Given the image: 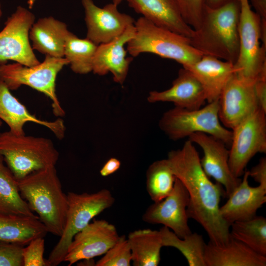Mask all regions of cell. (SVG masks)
Instances as JSON below:
<instances>
[{
    "label": "cell",
    "instance_id": "7",
    "mask_svg": "<svg viewBox=\"0 0 266 266\" xmlns=\"http://www.w3.org/2000/svg\"><path fill=\"white\" fill-rule=\"evenodd\" d=\"M67 197L68 207L65 228L46 259L48 266H56L64 262L74 236L115 202L111 193L106 189L93 193L68 192Z\"/></svg>",
    "mask_w": 266,
    "mask_h": 266
},
{
    "label": "cell",
    "instance_id": "24",
    "mask_svg": "<svg viewBox=\"0 0 266 266\" xmlns=\"http://www.w3.org/2000/svg\"><path fill=\"white\" fill-rule=\"evenodd\" d=\"M70 33L65 23L49 16L40 18L33 24L29 38L33 49L45 56L63 58Z\"/></svg>",
    "mask_w": 266,
    "mask_h": 266
},
{
    "label": "cell",
    "instance_id": "37",
    "mask_svg": "<svg viewBox=\"0 0 266 266\" xmlns=\"http://www.w3.org/2000/svg\"><path fill=\"white\" fill-rule=\"evenodd\" d=\"M254 90L259 108L266 113V78H258Z\"/></svg>",
    "mask_w": 266,
    "mask_h": 266
},
{
    "label": "cell",
    "instance_id": "3",
    "mask_svg": "<svg viewBox=\"0 0 266 266\" xmlns=\"http://www.w3.org/2000/svg\"><path fill=\"white\" fill-rule=\"evenodd\" d=\"M17 182L22 197L37 214L48 233L60 236L66 222L68 200L55 166L33 172Z\"/></svg>",
    "mask_w": 266,
    "mask_h": 266
},
{
    "label": "cell",
    "instance_id": "39",
    "mask_svg": "<svg viewBox=\"0 0 266 266\" xmlns=\"http://www.w3.org/2000/svg\"><path fill=\"white\" fill-rule=\"evenodd\" d=\"M261 21H266V0H251Z\"/></svg>",
    "mask_w": 266,
    "mask_h": 266
},
{
    "label": "cell",
    "instance_id": "17",
    "mask_svg": "<svg viewBox=\"0 0 266 266\" xmlns=\"http://www.w3.org/2000/svg\"><path fill=\"white\" fill-rule=\"evenodd\" d=\"M134 24L113 40L98 45L93 61L92 72L103 76L111 73L114 81L120 85L125 82L133 57H127L125 44L135 34Z\"/></svg>",
    "mask_w": 266,
    "mask_h": 266
},
{
    "label": "cell",
    "instance_id": "41",
    "mask_svg": "<svg viewBox=\"0 0 266 266\" xmlns=\"http://www.w3.org/2000/svg\"><path fill=\"white\" fill-rule=\"evenodd\" d=\"M124 0H112V2L118 6Z\"/></svg>",
    "mask_w": 266,
    "mask_h": 266
},
{
    "label": "cell",
    "instance_id": "38",
    "mask_svg": "<svg viewBox=\"0 0 266 266\" xmlns=\"http://www.w3.org/2000/svg\"><path fill=\"white\" fill-rule=\"evenodd\" d=\"M121 166L120 161L115 158L108 159L100 171L102 176H108L117 171Z\"/></svg>",
    "mask_w": 266,
    "mask_h": 266
},
{
    "label": "cell",
    "instance_id": "31",
    "mask_svg": "<svg viewBox=\"0 0 266 266\" xmlns=\"http://www.w3.org/2000/svg\"><path fill=\"white\" fill-rule=\"evenodd\" d=\"M146 176V190L154 202L163 200L172 192L176 177L167 159L152 163Z\"/></svg>",
    "mask_w": 266,
    "mask_h": 266
},
{
    "label": "cell",
    "instance_id": "4",
    "mask_svg": "<svg viewBox=\"0 0 266 266\" xmlns=\"http://www.w3.org/2000/svg\"><path fill=\"white\" fill-rule=\"evenodd\" d=\"M134 26L135 34L127 44V51L133 58L151 53L174 60L184 67L203 56L191 45L189 38L158 26L142 16L135 21Z\"/></svg>",
    "mask_w": 266,
    "mask_h": 266
},
{
    "label": "cell",
    "instance_id": "35",
    "mask_svg": "<svg viewBox=\"0 0 266 266\" xmlns=\"http://www.w3.org/2000/svg\"><path fill=\"white\" fill-rule=\"evenodd\" d=\"M24 246L0 240V266H24L23 250Z\"/></svg>",
    "mask_w": 266,
    "mask_h": 266
},
{
    "label": "cell",
    "instance_id": "22",
    "mask_svg": "<svg viewBox=\"0 0 266 266\" xmlns=\"http://www.w3.org/2000/svg\"><path fill=\"white\" fill-rule=\"evenodd\" d=\"M184 67L191 71L200 83L208 103L219 99L234 74L233 64L208 55H203L196 62Z\"/></svg>",
    "mask_w": 266,
    "mask_h": 266
},
{
    "label": "cell",
    "instance_id": "11",
    "mask_svg": "<svg viewBox=\"0 0 266 266\" xmlns=\"http://www.w3.org/2000/svg\"><path fill=\"white\" fill-rule=\"evenodd\" d=\"M34 21V14L21 6L8 18L0 32V63L11 60L28 66L40 63L30 42V31Z\"/></svg>",
    "mask_w": 266,
    "mask_h": 266
},
{
    "label": "cell",
    "instance_id": "9",
    "mask_svg": "<svg viewBox=\"0 0 266 266\" xmlns=\"http://www.w3.org/2000/svg\"><path fill=\"white\" fill-rule=\"evenodd\" d=\"M239 0V52L233 64L234 74L255 83L261 71L266 68V46L260 45L261 20L252 10L248 0Z\"/></svg>",
    "mask_w": 266,
    "mask_h": 266
},
{
    "label": "cell",
    "instance_id": "10",
    "mask_svg": "<svg viewBox=\"0 0 266 266\" xmlns=\"http://www.w3.org/2000/svg\"><path fill=\"white\" fill-rule=\"evenodd\" d=\"M232 131L229 165L233 174L239 178L256 154L266 153V113L258 108Z\"/></svg>",
    "mask_w": 266,
    "mask_h": 266
},
{
    "label": "cell",
    "instance_id": "8",
    "mask_svg": "<svg viewBox=\"0 0 266 266\" xmlns=\"http://www.w3.org/2000/svg\"><path fill=\"white\" fill-rule=\"evenodd\" d=\"M68 65L64 57L45 56L42 62L28 66L15 62L0 65V79L10 90H16L22 85L35 89L47 96L51 100L52 111L58 118L65 115L56 92V80L58 73Z\"/></svg>",
    "mask_w": 266,
    "mask_h": 266
},
{
    "label": "cell",
    "instance_id": "23",
    "mask_svg": "<svg viewBox=\"0 0 266 266\" xmlns=\"http://www.w3.org/2000/svg\"><path fill=\"white\" fill-rule=\"evenodd\" d=\"M205 266H266V257L260 255L231 236L229 241L217 245L209 241L204 254Z\"/></svg>",
    "mask_w": 266,
    "mask_h": 266
},
{
    "label": "cell",
    "instance_id": "25",
    "mask_svg": "<svg viewBox=\"0 0 266 266\" xmlns=\"http://www.w3.org/2000/svg\"><path fill=\"white\" fill-rule=\"evenodd\" d=\"M48 233L38 217H30L0 212V240L23 246Z\"/></svg>",
    "mask_w": 266,
    "mask_h": 266
},
{
    "label": "cell",
    "instance_id": "6",
    "mask_svg": "<svg viewBox=\"0 0 266 266\" xmlns=\"http://www.w3.org/2000/svg\"><path fill=\"white\" fill-rule=\"evenodd\" d=\"M219 109L218 100L194 110L174 106L163 114L159 126L173 140L201 132L210 135L230 146L232 131L222 125L219 118Z\"/></svg>",
    "mask_w": 266,
    "mask_h": 266
},
{
    "label": "cell",
    "instance_id": "14",
    "mask_svg": "<svg viewBox=\"0 0 266 266\" xmlns=\"http://www.w3.org/2000/svg\"><path fill=\"white\" fill-rule=\"evenodd\" d=\"M85 12L86 38L97 45L108 42L135 23L130 15L120 12L113 3L101 8L93 0H81Z\"/></svg>",
    "mask_w": 266,
    "mask_h": 266
},
{
    "label": "cell",
    "instance_id": "5",
    "mask_svg": "<svg viewBox=\"0 0 266 266\" xmlns=\"http://www.w3.org/2000/svg\"><path fill=\"white\" fill-rule=\"evenodd\" d=\"M0 156L18 180L33 172L55 166L59 153L47 138L0 133Z\"/></svg>",
    "mask_w": 266,
    "mask_h": 266
},
{
    "label": "cell",
    "instance_id": "33",
    "mask_svg": "<svg viewBox=\"0 0 266 266\" xmlns=\"http://www.w3.org/2000/svg\"><path fill=\"white\" fill-rule=\"evenodd\" d=\"M185 22L193 30L197 29L203 15L204 0H174Z\"/></svg>",
    "mask_w": 266,
    "mask_h": 266
},
{
    "label": "cell",
    "instance_id": "1",
    "mask_svg": "<svg viewBox=\"0 0 266 266\" xmlns=\"http://www.w3.org/2000/svg\"><path fill=\"white\" fill-rule=\"evenodd\" d=\"M167 160L188 193V218L203 227L211 242L217 245L227 243L231 238L230 226L220 212V201L225 197V191L204 172L193 143L188 139L181 149L170 151Z\"/></svg>",
    "mask_w": 266,
    "mask_h": 266
},
{
    "label": "cell",
    "instance_id": "28",
    "mask_svg": "<svg viewBox=\"0 0 266 266\" xmlns=\"http://www.w3.org/2000/svg\"><path fill=\"white\" fill-rule=\"evenodd\" d=\"M159 231L163 246L178 249L186 258L189 266H205L204 254L206 243L201 235L191 233L181 238L165 226Z\"/></svg>",
    "mask_w": 266,
    "mask_h": 266
},
{
    "label": "cell",
    "instance_id": "13",
    "mask_svg": "<svg viewBox=\"0 0 266 266\" xmlns=\"http://www.w3.org/2000/svg\"><path fill=\"white\" fill-rule=\"evenodd\" d=\"M119 237L114 225L104 220H94L74 236L64 262L70 266L78 261L104 255Z\"/></svg>",
    "mask_w": 266,
    "mask_h": 266
},
{
    "label": "cell",
    "instance_id": "12",
    "mask_svg": "<svg viewBox=\"0 0 266 266\" xmlns=\"http://www.w3.org/2000/svg\"><path fill=\"white\" fill-rule=\"evenodd\" d=\"M188 193L176 178L171 193L163 200L150 205L142 215V220L152 224L163 225L183 238L192 233L188 223Z\"/></svg>",
    "mask_w": 266,
    "mask_h": 266
},
{
    "label": "cell",
    "instance_id": "2",
    "mask_svg": "<svg viewBox=\"0 0 266 266\" xmlns=\"http://www.w3.org/2000/svg\"><path fill=\"white\" fill-rule=\"evenodd\" d=\"M239 0L215 8L204 6L199 27L194 30L191 45L203 55L234 64L239 52Z\"/></svg>",
    "mask_w": 266,
    "mask_h": 266
},
{
    "label": "cell",
    "instance_id": "32",
    "mask_svg": "<svg viewBox=\"0 0 266 266\" xmlns=\"http://www.w3.org/2000/svg\"><path fill=\"white\" fill-rule=\"evenodd\" d=\"M132 252L127 238L119 236L115 243L96 263V266H129Z\"/></svg>",
    "mask_w": 266,
    "mask_h": 266
},
{
    "label": "cell",
    "instance_id": "19",
    "mask_svg": "<svg viewBox=\"0 0 266 266\" xmlns=\"http://www.w3.org/2000/svg\"><path fill=\"white\" fill-rule=\"evenodd\" d=\"M147 100L150 103L172 102L176 107L189 110L199 109L206 101L200 83L191 71L183 66L169 88L151 91Z\"/></svg>",
    "mask_w": 266,
    "mask_h": 266
},
{
    "label": "cell",
    "instance_id": "43",
    "mask_svg": "<svg viewBox=\"0 0 266 266\" xmlns=\"http://www.w3.org/2000/svg\"><path fill=\"white\" fill-rule=\"evenodd\" d=\"M2 121L0 119V127L2 126Z\"/></svg>",
    "mask_w": 266,
    "mask_h": 266
},
{
    "label": "cell",
    "instance_id": "29",
    "mask_svg": "<svg viewBox=\"0 0 266 266\" xmlns=\"http://www.w3.org/2000/svg\"><path fill=\"white\" fill-rule=\"evenodd\" d=\"M231 236L257 253L266 257V218L256 215L230 225Z\"/></svg>",
    "mask_w": 266,
    "mask_h": 266
},
{
    "label": "cell",
    "instance_id": "15",
    "mask_svg": "<svg viewBox=\"0 0 266 266\" xmlns=\"http://www.w3.org/2000/svg\"><path fill=\"white\" fill-rule=\"evenodd\" d=\"M188 137L189 140L198 144L203 150V156L200 159V162L205 173L224 186L225 197H228L241 179L235 177L230 169L229 149L227 146L220 140L203 133H195Z\"/></svg>",
    "mask_w": 266,
    "mask_h": 266
},
{
    "label": "cell",
    "instance_id": "34",
    "mask_svg": "<svg viewBox=\"0 0 266 266\" xmlns=\"http://www.w3.org/2000/svg\"><path fill=\"white\" fill-rule=\"evenodd\" d=\"M44 237L32 240L23 250L24 266H48L43 258L44 252Z\"/></svg>",
    "mask_w": 266,
    "mask_h": 266
},
{
    "label": "cell",
    "instance_id": "16",
    "mask_svg": "<svg viewBox=\"0 0 266 266\" xmlns=\"http://www.w3.org/2000/svg\"><path fill=\"white\" fill-rule=\"evenodd\" d=\"M255 83L239 79L234 74L225 86L218 99L219 118L225 128L233 129L259 108Z\"/></svg>",
    "mask_w": 266,
    "mask_h": 266
},
{
    "label": "cell",
    "instance_id": "20",
    "mask_svg": "<svg viewBox=\"0 0 266 266\" xmlns=\"http://www.w3.org/2000/svg\"><path fill=\"white\" fill-rule=\"evenodd\" d=\"M249 171H245L242 179L228 197L227 202L220 207L222 217L230 225L236 221L250 219L266 202V188L249 184Z\"/></svg>",
    "mask_w": 266,
    "mask_h": 266
},
{
    "label": "cell",
    "instance_id": "18",
    "mask_svg": "<svg viewBox=\"0 0 266 266\" xmlns=\"http://www.w3.org/2000/svg\"><path fill=\"white\" fill-rule=\"evenodd\" d=\"M0 119L9 127V131L16 135L25 134L24 126L27 122L43 126L50 130L59 139L65 137L66 127L61 118L54 121L40 119L31 113L11 93L0 79Z\"/></svg>",
    "mask_w": 266,
    "mask_h": 266
},
{
    "label": "cell",
    "instance_id": "30",
    "mask_svg": "<svg viewBox=\"0 0 266 266\" xmlns=\"http://www.w3.org/2000/svg\"><path fill=\"white\" fill-rule=\"evenodd\" d=\"M97 46L86 37L80 38L70 32L66 41L64 58L74 73L85 74L92 71L93 61Z\"/></svg>",
    "mask_w": 266,
    "mask_h": 266
},
{
    "label": "cell",
    "instance_id": "21",
    "mask_svg": "<svg viewBox=\"0 0 266 266\" xmlns=\"http://www.w3.org/2000/svg\"><path fill=\"white\" fill-rule=\"evenodd\" d=\"M129 6L155 25L191 38L193 29L183 19L174 0H125Z\"/></svg>",
    "mask_w": 266,
    "mask_h": 266
},
{
    "label": "cell",
    "instance_id": "42",
    "mask_svg": "<svg viewBox=\"0 0 266 266\" xmlns=\"http://www.w3.org/2000/svg\"><path fill=\"white\" fill-rule=\"evenodd\" d=\"M2 15V11L1 5L0 3V19L1 18Z\"/></svg>",
    "mask_w": 266,
    "mask_h": 266
},
{
    "label": "cell",
    "instance_id": "26",
    "mask_svg": "<svg viewBox=\"0 0 266 266\" xmlns=\"http://www.w3.org/2000/svg\"><path fill=\"white\" fill-rule=\"evenodd\" d=\"M134 266H157L163 246L159 231L149 229L131 232L127 237Z\"/></svg>",
    "mask_w": 266,
    "mask_h": 266
},
{
    "label": "cell",
    "instance_id": "27",
    "mask_svg": "<svg viewBox=\"0 0 266 266\" xmlns=\"http://www.w3.org/2000/svg\"><path fill=\"white\" fill-rule=\"evenodd\" d=\"M0 212L37 217L22 197L17 180L0 156Z\"/></svg>",
    "mask_w": 266,
    "mask_h": 266
},
{
    "label": "cell",
    "instance_id": "36",
    "mask_svg": "<svg viewBox=\"0 0 266 266\" xmlns=\"http://www.w3.org/2000/svg\"><path fill=\"white\" fill-rule=\"evenodd\" d=\"M249 176L261 185L266 188V158L262 157L257 165L249 170Z\"/></svg>",
    "mask_w": 266,
    "mask_h": 266
},
{
    "label": "cell",
    "instance_id": "40",
    "mask_svg": "<svg viewBox=\"0 0 266 266\" xmlns=\"http://www.w3.org/2000/svg\"><path fill=\"white\" fill-rule=\"evenodd\" d=\"M233 0H204V5L211 8L220 7Z\"/></svg>",
    "mask_w": 266,
    "mask_h": 266
}]
</instances>
